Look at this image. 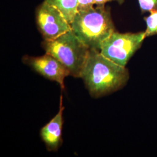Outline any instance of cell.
<instances>
[{"label": "cell", "instance_id": "cell-3", "mask_svg": "<svg viewBox=\"0 0 157 157\" xmlns=\"http://www.w3.org/2000/svg\"><path fill=\"white\" fill-rule=\"evenodd\" d=\"M46 53L54 56L67 68L71 76L80 78L90 49L71 30L56 39L44 40Z\"/></svg>", "mask_w": 157, "mask_h": 157}, {"label": "cell", "instance_id": "cell-9", "mask_svg": "<svg viewBox=\"0 0 157 157\" xmlns=\"http://www.w3.org/2000/svg\"><path fill=\"white\" fill-rule=\"evenodd\" d=\"M147 28L145 31L146 37L157 34V10L150 12L148 17L145 18Z\"/></svg>", "mask_w": 157, "mask_h": 157}, {"label": "cell", "instance_id": "cell-11", "mask_svg": "<svg viewBox=\"0 0 157 157\" xmlns=\"http://www.w3.org/2000/svg\"><path fill=\"white\" fill-rule=\"evenodd\" d=\"M95 4L94 0H78V12L88 10Z\"/></svg>", "mask_w": 157, "mask_h": 157}, {"label": "cell", "instance_id": "cell-4", "mask_svg": "<svg viewBox=\"0 0 157 157\" xmlns=\"http://www.w3.org/2000/svg\"><path fill=\"white\" fill-rule=\"evenodd\" d=\"M146 37L145 32L135 33L114 32L102 43L100 51L113 62L125 67Z\"/></svg>", "mask_w": 157, "mask_h": 157}, {"label": "cell", "instance_id": "cell-1", "mask_svg": "<svg viewBox=\"0 0 157 157\" xmlns=\"http://www.w3.org/2000/svg\"><path fill=\"white\" fill-rule=\"evenodd\" d=\"M90 95L95 98L111 94L124 87L129 78L128 70L90 49L81 73Z\"/></svg>", "mask_w": 157, "mask_h": 157}, {"label": "cell", "instance_id": "cell-5", "mask_svg": "<svg viewBox=\"0 0 157 157\" xmlns=\"http://www.w3.org/2000/svg\"><path fill=\"white\" fill-rule=\"evenodd\" d=\"M36 21L45 40L55 39L72 29L62 12L45 1L37 10Z\"/></svg>", "mask_w": 157, "mask_h": 157}, {"label": "cell", "instance_id": "cell-6", "mask_svg": "<svg viewBox=\"0 0 157 157\" xmlns=\"http://www.w3.org/2000/svg\"><path fill=\"white\" fill-rule=\"evenodd\" d=\"M23 62L43 76L56 82L63 90L64 89L65 78L71 75L69 70L61 62L47 53L37 57L24 56Z\"/></svg>", "mask_w": 157, "mask_h": 157}, {"label": "cell", "instance_id": "cell-8", "mask_svg": "<svg viewBox=\"0 0 157 157\" xmlns=\"http://www.w3.org/2000/svg\"><path fill=\"white\" fill-rule=\"evenodd\" d=\"M61 12L71 25L78 12V0H44Z\"/></svg>", "mask_w": 157, "mask_h": 157}, {"label": "cell", "instance_id": "cell-10", "mask_svg": "<svg viewBox=\"0 0 157 157\" xmlns=\"http://www.w3.org/2000/svg\"><path fill=\"white\" fill-rule=\"evenodd\" d=\"M142 12H150L157 10V0H138Z\"/></svg>", "mask_w": 157, "mask_h": 157}, {"label": "cell", "instance_id": "cell-2", "mask_svg": "<svg viewBox=\"0 0 157 157\" xmlns=\"http://www.w3.org/2000/svg\"><path fill=\"white\" fill-rule=\"evenodd\" d=\"M71 26L90 50H100L102 43L115 32L110 10L104 5L78 12Z\"/></svg>", "mask_w": 157, "mask_h": 157}, {"label": "cell", "instance_id": "cell-7", "mask_svg": "<svg viewBox=\"0 0 157 157\" xmlns=\"http://www.w3.org/2000/svg\"><path fill=\"white\" fill-rule=\"evenodd\" d=\"M64 107L62 104V96L60 97L59 110L49 123L40 130V136L44 142L48 151H56L62 143L63 112Z\"/></svg>", "mask_w": 157, "mask_h": 157}, {"label": "cell", "instance_id": "cell-12", "mask_svg": "<svg viewBox=\"0 0 157 157\" xmlns=\"http://www.w3.org/2000/svg\"><path fill=\"white\" fill-rule=\"evenodd\" d=\"M94 1H95V4L96 5H104L108 2L112 1H116L121 4H122L124 2V0H94Z\"/></svg>", "mask_w": 157, "mask_h": 157}]
</instances>
